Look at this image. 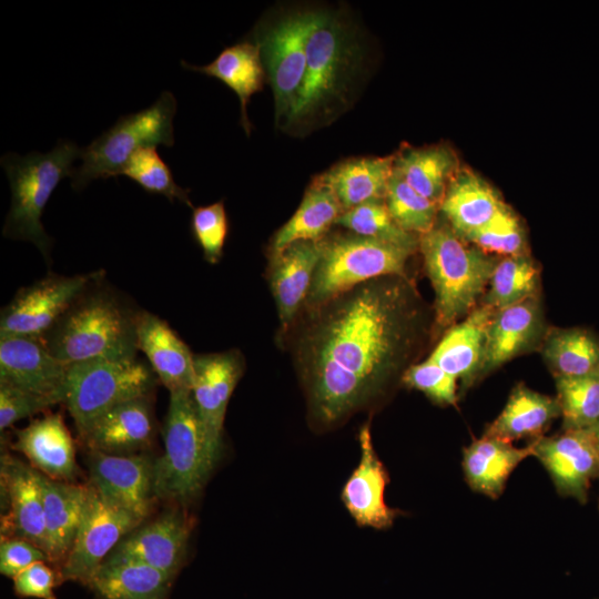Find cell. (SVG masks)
Instances as JSON below:
<instances>
[{
	"label": "cell",
	"instance_id": "obj_25",
	"mask_svg": "<svg viewBox=\"0 0 599 599\" xmlns=\"http://www.w3.org/2000/svg\"><path fill=\"white\" fill-rule=\"evenodd\" d=\"M495 309L476 307L461 322L448 328L430 358L466 386L478 379L484 359L486 332Z\"/></svg>",
	"mask_w": 599,
	"mask_h": 599
},
{
	"label": "cell",
	"instance_id": "obj_24",
	"mask_svg": "<svg viewBox=\"0 0 599 599\" xmlns=\"http://www.w3.org/2000/svg\"><path fill=\"white\" fill-rule=\"evenodd\" d=\"M270 256V284L284 334L305 305L321 256V240L294 242Z\"/></svg>",
	"mask_w": 599,
	"mask_h": 599
},
{
	"label": "cell",
	"instance_id": "obj_12",
	"mask_svg": "<svg viewBox=\"0 0 599 599\" xmlns=\"http://www.w3.org/2000/svg\"><path fill=\"white\" fill-rule=\"evenodd\" d=\"M88 488L75 539L58 571L60 582L69 580L87 586L120 540L143 522L103 499L91 485Z\"/></svg>",
	"mask_w": 599,
	"mask_h": 599
},
{
	"label": "cell",
	"instance_id": "obj_32",
	"mask_svg": "<svg viewBox=\"0 0 599 599\" xmlns=\"http://www.w3.org/2000/svg\"><path fill=\"white\" fill-rule=\"evenodd\" d=\"M505 207L496 192L469 171L453 179L440 202L441 211L459 237L485 226Z\"/></svg>",
	"mask_w": 599,
	"mask_h": 599
},
{
	"label": "cell",
	"instance_id": "obj_45",
	"mask_svg": "<svg viewBox=\"0 0 599 599\" xmlns=\"http://www.w3.org/2000/svg\"><path fill=\"white\" fill-rule=\"evenodd\" d=\"M37 561H48L47 554L34 544L18 537L1 538L0 572L9 578Z\"/></svg>",
	"mask_w": 599,
	"mask_h": 599
},
{
	"label": "cell",
	"instance_id": "obj_4",
	"mask_svg": "<svg viewBox=\"0 0 599 599\" xmlns=\"http://www.w3.org/2000/svg\"><path fill=\"white\" fill-rule=\"evenodd\" d=\"M82 149L69 140H59L48 153L26 155L7 153L1 158L11 190V205L2 234L34 244L47 262L51 261L52 238L41 222L42 213L61 180L72 175L73 162Z\"/></svg>",
	"mask_w": 599,
	"mask_h": 599
},
{
	"label": "cell",
	"instance_id": "obj_39",
	"mask_svg": "<svg viewBox=\"0 0 599 599\" xmlns=\"http://www.w3.org/2000/svg\"><path fill=\"white\" fill-rule=\"evenodd\" d=\"M385 203L392 219L405 232L423 235L435 226L439 204L415 191L394 170L388 181Z\"/></svg>",
	"mask_w": 599,
	"mask_h": 599
},
{
	"label": "cell",
	"instance_id": "obj_1",
	"mask_svg": "<svg viewBox=\"0 0 599 599\" xmlns=\"http://www.w3.org/2000/svg\"><path fill=\"white\" fill-rule=\"evenodd\" d=\"M311 312L296 362L312 417L331 426L380 396L406 369L424 313L402 276L364 282Z\"/></svg>",
	"mask_w": 599,
	"mask_h": 599
},
{
	"label": "cell",
	"instance_id": "obj_29",
	"mask_svg": "<svg viewBox=\"0 0 599 599\" xmlns=\"http://www.w3.org/2000/svg\"><path fill=\"white\" fill-rule=\"evenodd\" d=\"M529 456H532L530 444L517 448L511 443L483 435L463 450L465 479L474 491L497 499L510 474Z\"/></svg>",
	"mask_w": 599,
	"mask_h": 599
},
{
	"label": "cell",
	"instance_id": "obj_30",
	"mask_svg": "<svg viewBox=\"0 0 599 599\" xmlns=\"http://www.w3.org/2000/svg\"><path fill=\"white\" fill-rule=\"evenodd\" d=\"M393 162L394 156L353 158L333 165L315 179L334 192L346 211L369 201L385 200Z\"/></svg>",
	"mask_w": 599,
	"mask_h": 599
},
{
	"label": "cell",
	"instance_id": "obj_38",
	"mask_svg": "<svg viewBox=\"0 0 599 599\" xmlns=\"http://www.w3.org/2000/svg\"><path fill=\"white\" fill-rule=\"evenodd\" d=\"M555 380L564 429H589L599 423V375Z\"/></svg>",
	"mask_w": 599,
	"mask_h": 599
},
{
	"label": "cell",
	"instance_id": "obj_11",
	"mask_svg": "<svg viewBox=\"0 0 599 599\" xmlns=\"http://www.w3.org/2000/svg\"><path fill=\"white\" fill-rule=\"evenodd\" d=\"M103 276L102 270L72 276L48 274L19 288L1 309L0 337L42 338L75 300Z\"/></svg>",
	"mask_w": 599,
	"mask_h": 599
},
{
	"label": "cell",
	"instance_id": "obj_40",
	"mask_svg": "<svg viewBox=\"0 0 599 599\" xmlns=\"http://www.w3.org/2000/svg\"><path fill=\"white\" fill-rule=\"evenodd\" d=\"M121 175L134 181L149 194L165 196L170 202L175 200L193 207L189 189L180 186L165 161L155 146L140 149L125 164Z\"/></svg>",
	"mask_w": 599,
	"mask_h": 599
},
{
	"label": "cell",
	"instance_id": "obj_43",
	"mask_svg": "<svg viewBox=\"0 0 599 599\" xmlns=\"http://www.w3.org/2000/svg\"><path fill=\"white\" fill-rule=\"evenodd\" d=\"M456 380L430 357L408 366L402 375V382L407 387L424 393L432 402L444 406L457 404Z\"/></svg>",
	"mask_w": 599,
	"mask_h": 599
},
{
	"label": "cell",
	"instance_id": "obj_27",
	"mask_svg": "<svg viewBox=\"0 0 599 599\" xmlns=\"http://www.w3.org/2000/svg\"><path fill=\"white\" fill-rule=\"evenodd\" d=\"M173 579L144 562L108 556L87 587L98 599H167Z\"/></svg>",
	"mask_w": 599,
	"mask_h": 599
},
{
	"label": "cell",
	"instance_id": "obj_26",
	"mask_svg": "<svg viewBox=\"0 0 599 599\" xmlns=\"http://www.w3.org/2000/svg\"><path fill=\"white\" fill-rule=\"evenodd\" d=\"M41 474V473H40ZM48 561L61 565L70 552L88 496V486L41 474Z\"/></svg>",
	"mask_w": 599,
	"mask_h": 599
},
{
	"label": "cell",
	"instance_id": "obj_21",
	"mask_svg": "<svg viewBox=\"0 0 599 599\" xmlns=\"http://www.w3.org/2000/svg\"><path fill=\"white\" fill-rule=\"evenodd\" d=\"M155 436L151 395L133 398L111 408L81 436L89 450L109 455L141 454Z\"/></svg>",
	"mask_w": 599,
	"mask_h": 599
},
{
	"label": "cell",
	"instance_id": "obj_28",
	"mask_svg": "<svg viewBox=\"0 0 599 599\" xmlns=\"http://www.w3.org/2000/svg\"><path fill=\"white\" fill-rule=\"evenodd\" d=\"M560 416L556 397L516 385L501 413L488 425L484 435L507 443L518 439L531 441L545 436L551 423Z\"/></svg>",
	"mask_w": 599,
	"mask_h": 599
},
{
	"label": "cell",
	"instance_id": "obj_33",
	"mask_svg": "<svg viewBox=\"0 0 599 599\" xmlns=\"http://www.w3.org/2000/svg\"><path fill=\"white\" fill-rule=\"evenodd\" d=\"M344 212L334 192L316 179L292 217L274 234L271 254L298 241H319Z\"/></svg>",
	"mask_w": 599,
	"mask_h": 599
},
{
	"label": "cell",
	"instance_id": "obj_20",
	"mask_svg": "<svg viewBox=\"0 0 599 599\" xmlns=\"http://www.w3.org/2000/svg\"><path fill=\"white\" fill-rule=\"evenodd\" d=\"M546 335L538 296L494 312L486 332L479 377L532 349Z\"/></svg>",
	"mask_w": 599,
	"mask_h": 599
},
{
	"label": "cell",
	"instance_id": "obj_44",
	"mask_svg": "<svg viewBox=\"0 0 599 599\" xmlns=\"http://www.w3.org/2000/svg\"><path fill=\"white\" fill-rule=\"evenodd\" d=\"M59 404L55 399L0 383L1 434L20 419L48 410Z\"/></svg>",
	"mask_w": 599,
	"mask_h": 599
},
{
	"label": "cell",
	"instance_id": "obj_2",
	"mask_svg": "<svg viewBox=\"0 0 599 599\" xmlns=\"http://www.w3.org/2000/svg\"><path fill=\"white\" fill-rule=\"evenodd\" d=\"M363 47L342 13L315 10L306 45L304 83L290 129L308 131L334 120L352 102Z\"/></svg>",
	"mask_w": 599,
	"mask_h": 599
},
{
	"label": "cell",
	"instance_id": "obj_35",
	"mask_svg": "<svg viewBox=\"0 0 599 599\" xmlns=\"http://www.w3.org/2000/svg\"><path fill=\"white\" fill-rule=\"evenodd\" d=\"M454 166V155L445 146L408 148L393 162V170L408 185L439 205Z\"/></svg>",
	"mask_w": 599,
	"mask_h": 599
},
{
	"label": "cell",
	"instance_id": "obj_7",
	"mask_svg": "<svg viewBox=\"0 0 599 599\" xmlns=\"http://www.w3.org/2000/svg\"><path fill=\"white\" fill-rule=\"evenodd\" d=\"M413 253L410 248L352 232L324 236L304 306L315 308L374 278L406 277V263Z\"/></svg>",
	"mask_w": 599,
	"mask_h": 599
},
{
	"label": "cell",
	"instance_id": "obj_42",
	"mask_svg": "<svg viewBox=\"0 0 599 599\" xmlns=\"http://www.w3.org/2000/svg\"><path fill=\"white\" fill-rule=\"evenodd\" d=\"M191 232L202 248L204 258L211 264H216L222 257L229 233L224 201L193 207Z\"/></svg>",
	"mask_w": 599,
	"mask_h": 599
},
{
	"label": "cell",
	"instance_id": "obj_34",
	"mask_svg": "<svg viewBox=\"0 0 599 599\" xmlns=\"http://www.w3.org/2000/svg\"><path fill=\"white\" fill-rule=\"evenodd\" d=\"M541 352L555 378L599 375V337L586 328L547 331Z\"/></svg>",
	"mask_w": 599,
	"mask_h": 599
},
{
	"label": "cell",
	"instance_id": "obj_17",
	"mask_svg": "<svg viewBox=\"0 0 599 599\" xmlns=\"http://www.w3.org/2000/svg\"><path fill=\"white\" fill-rule=\"evenodd\" d=\"M69 364L38 337H0V383L64 403Z\"/></svg>",
	"mask_w": 599,
	"mask_h": 599
},
{
	"label": "cell",
	"instance_id": "obj_8",
	"mask_svg": "<svg viewBox=\"0 0 599 599\" xmlns=\"http://www.w3.org/2000/svg\"><path fill=\"white\" fill-rule=\"evenodd\" d=\"M175 97L164 91L149 108L122 115L82 149V163L71 175L73 190L81 191L98 179L121 175L125 164L142 148L174 145Z\"/></svg>",
	"mask_w": 599,
	"mask_h": 599
},
{
	"label": "cell",
	"instance_id": "obj_46",
	"mask_svg": "<svg viewBox=\"0 0 599 599\" xmlns=\"http://www.w3.org/2000/svg\"><path fill=\"white\" fill-rule=\"evenodd\" d=\"M59 573L44 561H37L13 578L14 592L23 598L57 599L53 588Z\"/></svg>",
	"mask_w": 599,
	"mask_h": 599
},
{
	"label": "cell",
	"instance_id": "obj_36",
	"mask_svg": "<svg viewBox=\"0 0 599 599\" xmlns=\"http://www.w3.org/2000/svg\"><path fill=\"white\" fill-rule=\"evenodd\" d=\"M483 296V305L495 311L538 296L540 271L527 255L506 256L497 262Z\"/></svg>",
	"mask_w": 599,
	"mask_h": 599
},
{
	"label": "cell",
	"instance_id": "obj_31",
	"mask_svg": "<svg viewBox=\"0 0 599 599\" xmlns=\"http://www.w3.org/2000/svg\"><path fill=\"white\" fill-rule=\"evenodd\" d=\"M181 64L222 81L236 93L241 105V124L250 135L252 126L246 106L250 98L262 90L266 75L258 45L254 41H242L225 48L210 64L197 67L185 61H181Z\"/></svg>",
	"mask_w": 599,
	"mask_h": 599
},
{
	"label": "cell",
	"instance_id": "obj_19",
	"mask_svg": "<svg viewBox=\"0 0 599 599\" xmlns=\"http://www.w3.org/2000/svg\"><path fill=\"white\" fill-rule=\"evenodd\" d=\"M358 441L359 463L343 486L342 501L358 526L387 529L399 510L385 501L389 476L375 451L368 424L359 429Z\"/></svg>",
	"mask_w": 599,
	"mask_h": 599
},
{
	"label": "cell",
	"instance_id": "obj_41",
	"mask_svg": "<svg viewBox=\"0 0 599 599\" xmlns=\"http://www.w3.org/2000/svg\"><path fill=\"white\" fill-rule=\"evenodd\" d=\"M479 250L506 256L525 254V236L517 217L506 206L493 221L460 237Z\"/></svg>",
	"mask_w": 599,
	"mask_h": 599
},
{
	"label": "cell",
	"instance_id": "obj_47",
	"mask_svg": "<svg viewBox=\"0 0 599 599\" xmlns=\"http://www.w3.org/2000/svg\"><path fill=\"white\" fill-rule=\"evenodd\" d=\"M588 433L590 434L592 440H593V444L599 453V423H597L595 426H592L591 428L587 429Z\"/></svg>",
	"mask_w": 599,
	"mask_h": 599
},
{
	"label": "cell",
	"instance_id": "obj_16",
	"mask_svg": "<svg viewBox=\"0 0 599 599\" xmlns=\"http://www.w3.org/2000/svg\"><path fill=\"white\" fill-rule=\"evenodd\" d=\"M559 495L586 504L593 479L599 478V453L587 429H564L530 443Z\"/></svg>",
	"mask_w": 599,
	"mask_h": 599
},
{
	"label": "cell",
	"instance_id": "obj_18",
	"mask_svg": "<svg viewBox=\"0 0 599 599\" xmlns=\"http://www.w3.org/2000/svg\"><path fill=\"white\" fill-rule=\"evenodd\" d=\"M190 534L191 520L181 508H171L131 530L109 556L134 559L175 578L186 558Z\"/></svg>",
	"mask_w": 599,
	"mask_h": 599
},
{
	"label": "cell",
	"instance_id": "obj_10",
	"mask_svg": "<svg viewBox=\"0 0 599 599\" xmlns=\"http://www.w3.org/2000/svg\"><path fill=\"white\" fill-rule=\"evenodd\" d=\"M314 12L307 8L288 9L258 23L254 32L274 94L275 120L283 129H290L298 105Z\"/></svg>",
	"mask_w": 599,
	"mask_h": 599
},
{
	"label": "cell",
	"instance_id": "obj_6",
	"mask_svg": "<svg viewBox=\"0 0 599 599\" xmlns=\"http://www.w3.org/2000/svg\"><path fill=\"white\" fill-rule=\"evenodd\" d=\"M163 440L164 451L154 459V497L185 505L201 493L215 467L190 390L170 393Z\"/></svg>",
	"mask_w": 599,
	"mask_h": 599
},
{
	"label": "cell",
	"instance_id": "obj_5",
	"mask_svg": "<svg viewBox=\"0 0 599 599\" xmlns=\"http://www.w3.org/2000/svg\"><path fill=\"white\" fill-rule=\"evenodd\" d=\"M419 250L435 292L436 323L453 326L485 295L497 261L464 244L451 227L443 224L420 235Z\"/></svg>",
	"mask_w": 599,
	"mask_h": 599
},
{
	"label": "cell",
	"instance_id": "obj_37",
	"mask_svg": "<svg viewBox=\"0 0 599 599\" xmlns=\"http://www.w3.org/2000/svg\"><path fill=\"white\" fill-rule=\"evenodd\" d=\"M335 224L352 233L416 251L419 238L402 230L392 219L385 200L369 201L344 211Z\"/></svg>",
	"mask_w": 599,
	"mask_h": 599
},
{
	"label": "cell",
	"instance_id": "obj_22",
	"mask_svg": "<svg viewBox=\"0 0 599 599\" xmlns=\"http://www.w3.org/2000/svg\"><path fill=\"white\" fill-rule=\"evenodd\" d=\"M14 434L11 448L34 469L51 479L74 483L79 473L74 441L60 413L35 418Z\"/></svg>",
	"mask_w": 599,
	"mask_h": 599
},
{
	"label": "cell",
	"instance_id": "obj_23",
	"mask_svg": "<svg viewBox=\"0 0 599 599\" xmlns=\"http://www.w3.org/2000/svg\"><path fill=\"white\" fill-rule=\"evenodd\" d=\"M136 347L170 392L192 390L194 355L166 321L145 309L136 319Z\"/></svg>",
	"mask_w": 599,
	"mask_h": 599
},
{
	"label": "cell",
	"instance_id": "obj_14",
	"mask_svg": "<svg viewBox=\"0 0 599 599\" xmlns=\"http://www.w3.org/2000/svg\"><path fill=\"white\" fill-rule=\"evenodd\" d=\"M154 459L144 453L109 455L89 450L87 456L89 485L110 504L144 521L155 499Z\"/></svg>",
	"mask_w": 599,
	"mask_h": 599
},
{
	"label": "cell",
	"instance_id": "obj_9",
	"mask_svg": "<svg viewBox=\"0 0 599 599\" xmlns=\"http://www.w3.org/2000/svg\"><path fill=\"white\" fill-rule=\"evenodd\" d=\"M158 378L134 359H89L69 366L64 403L83 436L102 415L126 400L151 395Z\"/></svg>",
	"mask_w": 599,
	"mask_h": 599
},
{
	"label": "cell",
	"instance_id": "obj_13",
	"mask_svg": "<svg viewBox=\"0 0 599 599\" xmlns=\"http://www.w3.org/2000/svg\"><path fill=\"white\" fill-rule=\"evenodd\" d=\"M243 370V357L235 349L194 355V382L191 394L215 465L222 453L227 404Z\"/></svg>",
	"mask_w": 599,
	"mask_h": 599
},
{
	"label": "cell",
	"instance_id": "obj_3",
	"mask_svg": "<svg viewBox=\"0 0 599 599\" xmlns=\"http://www.w3.org/2000/svg\"><path fill=\"white\" fill-rule=\"evenodd\" d=\"M103 278L92 283L41 338L67 364L89 359L136 358V319Z\"/></svg>",
	"mask_w": 599,
	"mask_h": 599
},
{
	"label": "cell",
	"instance_id": "obj_15",
	"mask_svg": "<svg viewBox=\"0 0 599 599\" xmlns=\"http://www.w3.org/2000/svg\"><path fill=\"white\" fill-rule=\"evenodd\" d=\"M41 474L31 465L1 454V538L26 539L45 552Z\"/></svg>",
	"mask_w": 599,
	"mask_h": 599
}]
</instances>
